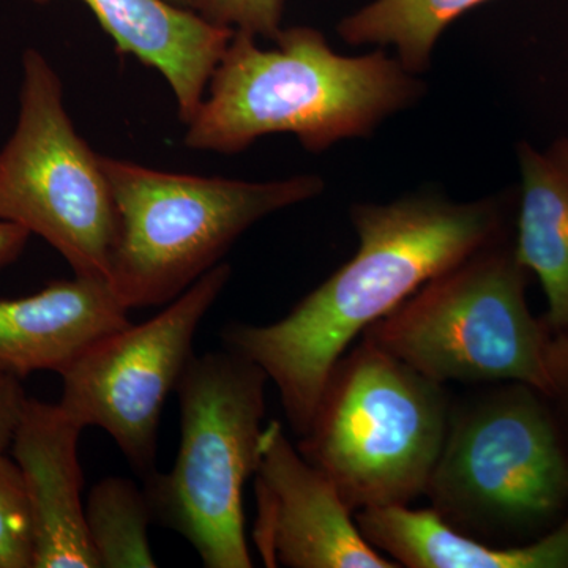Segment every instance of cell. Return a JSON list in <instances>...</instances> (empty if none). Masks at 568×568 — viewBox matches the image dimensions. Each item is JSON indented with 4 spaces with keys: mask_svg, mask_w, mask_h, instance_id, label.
I'll return each mask as SVG.
<instances>
[{
    "mask_svg": "<svg viewBox=\"0 0 568 568\" xmlns=\"http://www.w3.org/2000/svg\"><path fill=\"white\" fill-rule=\"evenodd\" d=\"M357 253L282 320L231 323L224 347L260 366L274 383L298 437L304 436L325 383L347 347L381 317L507 234L500 197L459 203L435 190L387 204L351 207Z\"/></svg>",
    "mask_w": 568,
    "mask_h": 568,
    "instance_id": "cell-1",
    "label": "cell"
},
{
    "mask_svg": "<svg viewBox=\"0 0 568 568\" xmlns=\"http://www.w3.org/2000/svg\"><path fill=\"white\" fill-rule=\"evenodd\" d=\"M274 50L234 32L213 70L186 148L234 155L267 134L290 133L312 153L369 136L414 106L424 82L386 51L342 55L308 26L283 29Z\"/></svg>",
    "mask_w": 568,
    "mask_h": 568,
    "instance_id": "cell-2",
    "label": "cell"
},
{
    "mask_svg": "<svg viewBox=\"0 0 568 568\" xmlns=\"http://www.w3.org/2000/svg\"><path fill=\"white\" fill-rule=\"evenodd\" d=\"M100 162L118 211L108 283L129 310L170 304L250 227L320 196L325 186L315 174L250 182L170 173L106 155Z\"/></svg>",
    "mask_w": 568,
    "mask_h": 568,
    "instance_id": "cell-3",
    "label": "cell"
},
{
    "mask_svg": "<svg viewBox=\"0 0 568 568\" xmlns=\"http://www.w3.org/2000/svg\"><path fill=\"white\" fill-rule=\"evenodd\" d=\"M450 416L443 384L362 339L332 369L297 448L354 514L409 506L428 488Z\"/></svg>",
    "mask_w": 568,
    "mask_h": 568,
    "instance_id": "cell-4",
    "label": "cell"
},
{
    "mask_svg": "<svg viewBox=\"0 0 568 568\" xmlns=\"http://www.w3.org/2000/svg\"><path fill=\"white\" fill-rule=\"evenodd\" d=\"M508 234L429 280L369 325L372 343L435 383H519L549 395L552 332L530 313Z\"/></svg>",
    "mask_w": 568,
    "mask_h": 568,
    "instance_id": "cell-5",
    "label": "cell"
},
{
    "mask_svg": "<svg viewBox=\"0 0 568 568\" xmlns=\"http://www.w3.org/2000/svg\"><path fill=\"white\" fill-rule=\"evenodd\" d=\"M426 496L473 538L548 532L568 514V437L537 388L506 383L452 410Z\"/></svg>",
    "mask_w": 568,
    "mask_h": 568,
    "instance_id": "cell-6",
    "label": "cell"
},
{
    "mask_svg": "<svg viewBox=\"0 0 568 568\" xmlns=\"http://www.w3.org/2000/svg\"><path fill=\"white\" fill-rule=\"evenodd\" d=\"M267 375L241 355L194 354L179 381L181 446L168 473L144 478L153 518L207 568H250L244 487L256 470Z\"/></svg>",
    "mask_w": 568,
    "mask_h": 568,
    "instance_id": "cell-7",
    "label": "cell"
},
{
    "mask_svg": "<svg viewBox=\"0 0 568 568\" xmlns=\"http://www.w3.org/2000/svg\"><path fill=\"white\" fill-rule=\"evenodd\" d=\"M0 220L40 235L74 275L108 280L118 239L110 182L71 122L61 78L37 50L22 54L20 114L0 152Z\"/></svg>",
    "mask_w": 568,
    "mask_h": 568,
    "instance_id": "cell-8",
    "label": "cell"
},
{
    "mask_svg": "<svg viewBox=\"0 0 568 568\" xmlns=\"http://www.w3.org/2000/svg\"><path fill=\"white\" fill-rule=\"evenodd\" d=\"M231 278L220 263L162 312L99 339L62 373V409L102 428L142 477L155 470L164 403L192 361L197 328Z\"/></svg>",
    "mask_w": 568,
    "mask_h": 568,
    "instance_id": "cell-9",
    "label": "cell"
},
{
    "mask_svg": "<svg viewBox=\"0 0 568 568\" xmlns=\"http://www.w3.org/2000/svg\"><path fill=\"white\" fill-rule=\"evenodd\" d=\"M253 477V544L265 567H399L366 540L334 481L291 444L280 422L264 426Z\"/></svg>",
    "mask_w": 568,
    "mask_h": 568,
    "instance_id": "cell-10",
    "label": "cell"
},
{
    "mask_svg": "<svg viewBox=\"0 0 568 568\" xmlns=\"http://www.w3.org/2000/svg\"><path fill=\"white\" fill-rule=\"evenodd\" d=\"M81 432L59 403L26 399L10 448L31 507L33 568H99L81 497Z\"/></svg>",
    "mask_w": 568,
    "mask_h": 568,
    "instance_id": "cell-11",
    "label": "cell"
},
{
    "mask_svg": "<svg viewBox=\"0 0 568 568\" xmlns=\"http://www.w3.org/2000/svg\"><path fill=\"white\" fill-rule=\"evenodd\" d=\"M108 280H61L39 293L0 298V375H62L99 339L130 324Z\"/></svg>",
    "mask_w": 568,
    "mask_h": 568,
    "instance_id": "cell-12",
    "label": "cell"
},
{
    "mask_svg": "<svg viewBox=\"0 0 568 568\" xmlns=\"http://www.w3.org/2000/svg\"><path fill=\"white\" fill-rule=\"evenodd\" d=\"M47 3L51 0H33ZM122 55L155 69L170 84L179 119L200 110L209 81L234 31L164 0H81Z\"/></svg>",
    "mask_w": 568,
    "mask_h": 568,
    "instance_id": "cell-13",
    "label": "cell"
},
{
    "mask_svg": "<svg viewBox=\"0 0 568 568\" xmlns=\"http://www.w3.org/2000/svg\"><path fill=\"white\" fill-rule=\"evenodd\" d=\"M366 540L409 568H568V514L544 536L493 547L459 532L433 508L372 507L355 511Z\"/></svg>",
    "mask_w": 568,
    "mask_h": 568,
    "instance_id": "cell-14",
    "label": "cell"
},
{
    "mask_svg": "<svg viewBox=\"0 0 568 568\" xmlns=\"http://www.w3.org/2000/svg\"><path fill=\"white\" fill-rule=\"evenodd\" d=\"M519 203L514 246L547 297L545 321L568 334V138L547 149L519 142Z\"/></svg>",
    "mask_w": 568,
    "mask_h": 568,
    "instance_id": "cell-15",
    "label": "cell"
},
{
    "mask_svg": "<svg viewBox=\"0 0 568 568\" xmlns=\"http://www.w3.org/2000/svg\"><path fill=\"white\" fill-rule=\"evenodd\" d=\"M489 0H375L339 22L336 32L353 47H394L407 71L424 73L452 22Z\"/></svg>",
    "mask_w": 568,
    "mask_h": 568,
    "instance_id": "cell-16",
    "label": "cell"
},
{
    "mask_svg": "<svg viewBox=\"0 0 568 568\" xmlns=\"http://www.w3.org/2000/svg\"><path fill=\"white\" fill-rule=\"evenodd\" d=\"M145 489L130 478L106 477L89 493L85 525L100 568H153Z\"/></svg>",
    "mask_w": 568,
    "mask_h": 568,
    "instance_id": "cell-17",
    "label": "cell"
},
{
    "mask_svg": "<svg viewBox=\"0 0 568 568\" xmlns=\"http://www.w3.org/2000/svg\"><path fill=\"white\" fill-rule=\"evenodd\" d=\"M31 507L20 467L0 452V568H33Z\"/></svg>",
    "mask_w": 568,
    "mask_h": 568,
    "instance_id": "cell-18",
    "label": "cell"
},
{
    "mask_svg": "<svg viewBox=\"0 0 568 568\" xmlns=\"http://www.w3.org/2000/svg\"><path fill=\"white\" fill-rule=\"evenodd\" d=\"M193 10L205 21L275 41L283 31L284 0H194Z\"/></svg>",
    "mask_w": 568,
    "mask_h": 568,
    "instance_id": "cell-19",
    "label": "cell"
},
{
    "mask_svg": "<svg viewBox=\"0 0 568 568\" xmlns=\"http://www.w3.org/2000/svg\"><path fill=\"white\" fill-rule=\"evenodd\" d=\"M548 399L568 437V334H552L548 347Z\"/></svg>",
    "mask_w": 568,
    "mask_h": 568,
    "instance_id": "cell-20",
    "label": "cell"
},
{
    "mask_svg": "<svg viewBox=\"0 0 568 568\" xmlns=\"http://www.w3.org/2000/svg\"><path fill=\"white\" fill-rule=\"evenodd\" d=\"M26 399L21 379L0 375V452L10 448Z\"/></svg>",
    "mask_w": 568,
    "mask_h": 568,
    "instance_id": "cell-21",
    "label": "cell"
},
{
    "mask_svg": "<svg viewBox=\"0 0 568 568\" xmlns=\"http://www.w3.org/2000/svg\"><path fill=\"white\" fill-rule=\"evenodd\" d=\"M31 234L24 227L0 220V267L13 263L24 250Z\"/></svg>",
    "mask_w": 568,
    "mask_h": 568,
    "instance_id": "cell-22",
    "label": "cell"
},
{
    "mask_svg": "<svg viewBox=\"0 0 568 568\" xmlns=\"http://www.w3.org/2000/svg\"><path fill=\"white\" fill-rule=\"evenodd\" d=\"M164 2L173 3L175 7H182V9L193 10L194 0H164Z\"/></svg>",
    "mask_w": 568,
    "mask_h": 568,
    "instance_id": "cell-23",
    "label": "cell"
}]
</instances>
